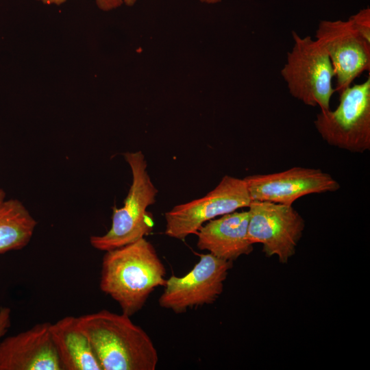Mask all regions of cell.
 Instances as JSON below:
<instances>
[{"label":"cell","mask_w":370,"mask_h":370,"mask_svg":"<svg viewBox=\"0 0 370 370\" xmlns=\"http://www.w3.org/2000/svg\"><path fill=\"white\" fill-rule=\"evenodd\" d=\"M5 193L3 189L0 188V204L5 200Z\"/></svg>","instance_id":"44dd1931"},{"label":"cell","mask_w":370,"mask_h":370,"mask_svg":"<svg viewBox=\"0 0 370 370\" xmlns=\"http://www.w3.org/2000/svg\"><path fill=\"white\" fill-rule=\"evenodd\" d=\"M38 1H40L45 4L60 5L66 2L67 0H38Z\"/></svg>","instance_id":"ac0fdd59"},{"label":"cell","mask_w":370,"mask_h":370,"mask_svg":"<svg viewBox=\"0 0 370 370\" xmlns=\"http://www.w3.org/2000/svg\"><path fill=\"white\" fill-rule=\"evenodd\" d=\"M97 7L103 11H110L119 8L123 0H95Z\"/></svg>","instance_id":"e0dca14e"},{"label":"cell","mask_w":370,"mask_h":370,"mask_svg":"<svg viewBox=\"0 0 370 370\" xmlns=\"http://www.w3.org/2000/svg\"><path fill=\"white\" fill-rule=\"evenodd\" d=\"M201 3L206 4H215L220 3L221 0H199Z\"/></svg>","instance_id":"d6986e66"},{"label":"cell","mask_w":370,"mask_h":370,"mask_svg":"<svg viewBox=\"0 0 370 370\" xmlns=\"http://www.w3.org/2000/svg\"><path fill=\"white\" fill-rule=\"evenodd\" d=\"M11 325V309L7 306L0 307V339L8 331Z\"/></svg>","instance_id":"2e32d148"},{"label":"cell","mask_w":370,"mask_h":370,"mask_svg":"<svg viewBox=\"0 0 370 370\" xmlns=\"http://www.w3.org/2000/svg\"><path fill=\"white\" fill-rule=\"evenodd\" d=\"M37 222L18 199L0 204V254L19 250L29 243Z\"/></svg>","instance_id":"5bb4252c"},{"label":"cell","mask_w":370,"mask_h":370,"mask_svg":"<svg viewBox=\"0 0 370 370\" xmlns=\"http://www.w3.org/2000/svg\"><path fill=\"white\" fill-rule=\"evenodd\" d=\"M315 40L322 46L332 64L341 92L354 80L370 70V42L363 38L349 21L322 20L315 33Z\"/></svg>","instance_id":"9c48e42d"},{"label":"cell","mask_w":370,"mask_h":370,"mask_svg":"<svg viewBox=\"0 0 370 370\" xmlns=\"http://www.w3.org/2000/svg\"><path fill=\"white\" fill-rule=\"evenodd\" d=\"M50 330L62 370H102L78 317H63Z\"/></svg>","instance_id":"4fadbf2b"},{"label":"cell","mask_w":370,"mask_h":370,"mask_svg":"<svg viewBox=\"0 0 370 370\" xmlns=\"http://www.w3.org/2000/svg\"><path fill=\"white\" fill-rule=\"evenodd\" d=\"M348 21L354 29L367 42H370V8L361 9L351 16Z\"/></svg>","instance_id":"9a60e30c"},{"label":"cell","mask_w":370,"mask_h":370,"mask_svg":"<svg viewBox=\"0 0 370 370\" xmlns=\"http://www.w3.org/2000/svg\"><path fill=\"white\" fill-rule=\"evenodd\" d=\"M123 3L127 6H132L134 5L138 0H123Z\"/></svg>","instance_id":"ffe728a7"},{"label":"cell","mask_w":370,"mask_h":370,"mask_svg":"<svg viewBox=\"0 0 370 370\" xmlns=\"http://www.w3.org/2000/svg\"><path fill=\"white\" fill-rule=\"evenodd\" d=\"M233 262L211 254H203L190 271L182 277L171 275L158 299L160 307L175 313L185 312L214 303L223 291V284Z\"/></svg>","instance_id":"ba28073f"},{"label":"cell","mask_w":370,"mask_h":370,"mask_svg":"<svg viewBox=\"0 0 370 370\" xmlns=\"http://www.w3.org/2000/svg\"><path fill=\"white\" fill-rule=\"evenodd\" d=\"M248 208V241L262 244L267 257L276 256L281 263H286L302 236V217L292 206L269 201H251Z\"/></svg>","instance_id":"52a82bcc"},{"label":"cell","mask_w":370,"mask_h":370,"mask_svg":"<svg viewBox=\"0 0 370 370\" xmlns=\"http://www.w3.org/2000/svg\"><path fill=\"white\" fill-rule=\"evenodd\" d=\"M243 180L251 201L289 206L307 195L335 192L341 187L330 174L319 169L301 166L278 173L251 175Z\"/></svg>","instance_id":"30bf717a"},{"label":"cell","mask_w":370,"mask_h":370,"mask_svg":"<svg viewBox=\"0 0 370 370\" xmlns=\"http://www.w3.org/2000/svg\"><path fill=\"white\" fill-rule=\"evenodd\" d=\"M251 202L243 179L225 175L219 184L204 197L174 206L165 213V234L184 240L196 234L204 223L249 207Z\"/></svg>","instance_id":"8992f818"},{"label":"cell","mask_w":370,"mask_h":370,"mask_svg":"<svg viewBox=\"0 0 370 370\" xmlns=\"http://www.w3.org/2000/svg\"><path fill=\"white\" fill-rule=\"evenodd\" d=\"M249 219L247 210L234 211L210 220L196 233L197 247L232 262L242 255L249 254L253 251V244L247 238Z\"/></svg>","instance_id":"7c38bea8"},{"label":"cell","mask_w":370,"mask_h":370,"mask_svg":"<svg viewBox=\"0 0 370 370\" xmlns=\"http://www.w3.org/2000/svg\"><path fill=\"white\" fill-rule=\"evenodd\" d=\"M166 269L153 245L142 238L106 251L99 286L130 317L140 310L151 293L164 286Z\"/></svg>","instance_id":"6da1fadb"},{"label":"cell","mask_w":370,"mask_h":370,"mask_svg":"<svg viewBox=\"0 0 370 370\" xmlns=\"http://www.w3.org/2000/svg\"><path fill=\"white\" fill-rule=\"evenodd\" d=\"M130 317L107 310L79 317L102 370H154L158 354L149 335Z\"/></svg>","instance_id":"7a4b0ae2"},{"label":"cell","mask_w":370,"mask_h":370,"mask_svg":"<svg viewBox=\"0 0 370 370\" xmlns=\"http://www.w3.org/2000/svg\"><path fill=\"white\" fill-rule=\"evenodd\" d=\"M51 323L44 322L0 342V370H62Z\"/></svg>","instance_id":"8fae6325"},{"label":"cell","mask_w":370,"mask_h":370,"mask_svg":"<svg viewBox=\"0 0 370 370\" xmlns=\"http://www.w3.org/2000/svg\"><path fill=\"white\" fill-rule=\"evenodd\" d=\"M293 45L287 53L280 74L292 97L305 105L330 110L336 92L332 85L334 71L328 55L311 36H300L292 31Z\"/></svg>","instance_id":"277c9868"},{"label":"cell","mask_w":370,"mask_h":370,"mask_svg":"<svg viewBox=\"0 0 370 370\" xmlns=\"http://www.w3.org/2000/svg\"><path fill=\"white\" fill-rule=\"evenodd\" d=\"M339 93L334 110L321 111L314 126L328 145L353 153L370 149V77Z\"/></svg>","instance_id":"5b68a950"},{"label":"cell","mask_w":370,"mask_h":370,"mask_svg":"<svg viewBox=\"0 0 370 370\" xmlns=\"http://www.w3.org/2000/svg\"><path fill=\"white\" fill-rule=\"evenodd\" d=\"M132 183L122 208L113 207L112 224L103 235L91 236L90 243L99 251H107L134 243L151 232L152 214L147 211L156 201L158 190L148 174L147 164L141 151L125 152Z\"/></svg>","instance_id":"3957f363"}]
</instances>
